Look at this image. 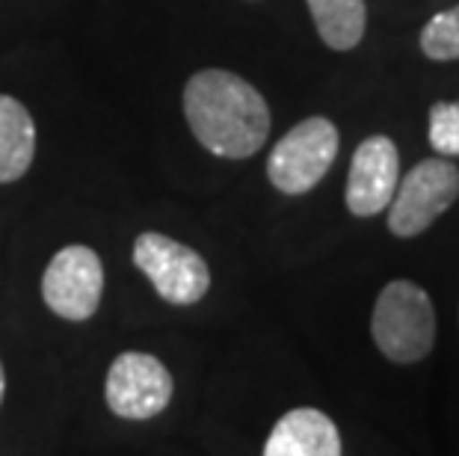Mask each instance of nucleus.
<instances>
[{
    "instance_id": "1",
    "label": "nucleus",
    "mask_w": 459,
    "mask_h": 456,
    "mask_svg": "<svg viewBox=\"0 0 459 456\" xmlns=\"http://www.w3.org/2000/svg\"><path fill=\"white\" fill-rule=\"evenodd\" d=\"M184 116L196 140L217 158H252L270 137L264 95L226 69H202L184 86Z\"/></svg>"
},
{
    "instance_id": "2",
    "label": "nucleus",
    "mask_w": 459,
    "mask_h": 456,
    "mask_svg": "<svg viewBox=\"0 0 459 456\" xmlns=\"http://www.w3.org/2000/svg\"><path fill=\"white\" fill-rule=\"evenodd\" d=\"M370 335L377 350L394 365H415L436 344V308L429 294L409 279H394L379 290Z\"/></svg>"
},
{
    "instance_id": "3",
    "label": "nucleus",
    "mask_w": 459,
    "mask_h": 456,
    "mask_svg": "<svg viewBox=\"0 0 459 456\" xmlns=\"http://www.w3.org/2000/svg\"><path fill=\"white\" fill-rule=\"evenodd\" d=\"M338 158V128L324 116L294 125L273 145L267 158V178L285 196L315 190Z\"/></svg>"
},
{
    "instance_id": "4",
    "label": "nucleus",
    "mask_w": 459,
    "mask_h": 456,
    "mask_svg": "<svg viewBox=\"0 0 459 456\" xmlns=\"http://www.w3.org/2000/svg\"><path fill=\"white\" fill-rule=\"evenodd\" d=\"M459 196V169L445 158L415 163L403 181H397L388 205V231L394 237H418L433 226Z\"/></svg>"
},
{
    "instance_id": "5",
    "label": "nucleus",
    "mask_w": 459,
    "mask_h": 456,
    "mask_svg": "<svg viewBox=\"0 0 459 456\" xmlns=\"http://www.w3.org/2000/svg\"><path fill=\"white\" fill-rule=\"evenodd\" d=\"M134 264L169 305L199 303L211 288V270L199 252L160 231H143L134 240Z\"/></svg>"
},
{
    "instance_id": "6",
    "label": "nucleus",
    "mask_w": 459,
    "mask_h": 456,
    "mask_svg": "<svg viewBox=\"0 0 459 456\" xmlns=\"http://www.w3.org/2000/svg\"><path fill=\"white\" fill-rule=\"evenodd\" d=\"M172 374L158 356L128 350L113 358L104 383V400L116 418L149 421L172 400Z\"/></svg>"
},
{
    "instance_id": "7",
    "label": "nucleus",
    "mask_w": 459,
    "mask_h": 456,
    "mask_svg": "<svg viewBox=\"0 0 459 456\" xmlns=\"http://www.w3.org/2000/svg\"><path fill=\"white\" fill-rule=\"evenodd\" d=\"M104 267L99 252L90 246H65L51 258L42 276V299L56 317L81 323L101 305Z\"/></svg>"
},
{
    "instance_id": "8",
    "label": "nucleus",
    "mask_w": 459,
    "mask_h": 456,
    "mask_svg": "<svg viewBox=\"0 0 459 456\" xmlns=\"http://www.w3.org/2000/svg\"><path fill=\"white\" fill-rule=\"evenodd\" d=\"M400 181V154L397 145L377 133L359 145L350 163L344 202L353 217H377L394 199Z\"/></svg>"
},
{
    "instance_id": "9",
    "label": "nucleus",
    "mask_w": 459,
    "mask_h": 456,
    "mask_svg": "<svg viewBox=\"0 0 459 456\" xmlns=\"http://www.w3.org/2000/svg\"><path fill=\"white\" fill-rule=\"evenodd\" d=\"M264 456H341V433L326 412L299 406L276 421Z\"/></svg>"
},
{
    "instance_id": "10",
    "label": "nucleus",
    "mask_w": 459,
    "mask_h": 456,
    "mask_svg": "<svg viewBox=\"0 0 459 456\" xmlns=\"http://www.w3.org/2000/svg\"><path fill=\"white\" fill-rule=\"evenodd\" d=\"M36 154V125L27 107L0 95V184H13L27 176Z\"/></svg>"
},
{
    "instance_id": "11",
    "label": "nucleus",
    "mask_w": 459,
    "mask_h": 456,
    "mask_svg": "<svg viewBox=\"0 0 459 456\" xmlns=\"http://www.w3.org/2000/svg\"><path fill=\"white\" fill-rule=\"evenodd\" d=\"M320 39L332 51H353L365 36V0H306Z\"/></svg>"
},
{
    "instance_id": "12",
    "label": "nucleus",
    "mask_w": 459,
    "mask_h": 456,
    "mask_svg": "<svg viewBox=\"0 0 459 456\" xmlns=\"http://www.w3.org/2000/svg\"><path fill=\"white\" fill-rule=\"evenodd\" d=\"M421 51L436 63L459 60V4L433 15L421 30Z\"/></svg>"
},
{
    "instance_id": "13",
    "label": "nucleus",
    "mask_w": 459,
    "mask_h": 456,
    "mask_svg": "<svg viewBox=\"0 0 459 456\" xmlns=\"http://www.w3.org/2000/svg\"><path fill=\"white\" fill-rule=\"evenodd\" d=\"M427 133L442 158H459V101H436L429 107Z\"/></svg>"
},
{
    "instance_id": "14",
    "label": "nucleus",
    "mask_w": 459,
    "mask_h": 456,
    "mask_svg": "<svg viewBox=\"0 0 459 456\" xmlns=\"http://www.w3.org/2000/svg\"><path fill=\"white\" fill-rule=\"evenodd\" d=\"M4 394H6V374H4V362H0V403H4Z\"/></svg>"
}]
</instances>
